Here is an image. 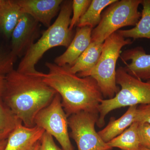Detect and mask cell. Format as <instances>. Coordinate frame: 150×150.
Masks as SVG:
<instances>
[{"mask_svg": "<svg viewBox=\"0 0 150 150\" xmlns=\"http://www.w3.org/2000/svg\"><path fill=\"white\" fill-rule=\"evenodd\" d=\"M41 73L29 75L13 69L5 76L2 98L23 125L29 128L35 126L36 115L57 93L43 81Z\"/></svg>", "mask_w": 150, "mask_h": 150, "instance_id": "obj_1", "label": "cell"}, {"mask_svg": "<svg viewBox=\"0 0 150 150\" xmlns=\"http://www.w3.org/2000/svg\"><path fill=\"white\" fill-rule=\"evenodd\" d=\"M47 74L41 73L43 81L56 91L62 98L67 117L82 111L98 113L103 99L97 83L91 76L80 77L70 72L67 67L46 62Z\"/></svg>", "mask_w": 150, "mask_h": 150, "instance_id": "obj_2", "label": "cell"}, {"mask_svg": "<svg viewBox=\"0 0 150 150\" xmlns=\"http://www.w3.org/2000/svg\"><path fill=\"white\" fill-rule=\"evenodd\" d=\"M72 1H64L59 16L54 23L26 51L18 64L17 71L38 75L40 72L35 69V65L46 52L57 46L68 48L73 39V31L69 28L72 13Z\"/></svg>", "mask_w": 150, "mask_h": 150, "instance_id": "obj_3", "label": "cell"}, {"mask_svg": "<svg viewBox=\"0 0 150 150\" xmlns=\"http://www.w3.org/2000/svg\"><path fill=\"white\" fill-rule=\"evenodd\" d=\"M133 41L126 38L118 32L113 33L103 42L101 56L92 69L79 73L80 77L91 76L97 83L103 97L111 99L120 91L116 83V65L123 46L131 44Z\"/></svg>", "mask_w": 150, "mask_h": 150, "instance_id": "obj_4", "label": "cell"}, {"mask_svg": "<svg viewBox=\"0 0 150 150\" xmlns=\"http://www.w3.org/2000/svg\"><path fill=\"white\" fill-rule=\"evenodd\" d=\"M116 83L121 89L111 99H103L98 106L99 115L97 126L102 128L105 124V118L109 112L126 106L150 103V80L143 81L131 76L124 67L116 71Z\"/></svg>", "mask_w": 150, "mask_h": 150, "instance_id": "obj_5", "label": "cell"}, {"mask_svg": "<svg viewBox=\"0 0 150 150\" xmlns=\"http://www.w3.org/2000/svg\"><path fill=\"white\" fill-rule=\"evenodd\" d=\"M142 0H117L102 14L99 24L92 31L91 42L103 43L121 28L135 26L141 18L138 10Z\"/></svg>", "mask_w": 150, "mask_h": 150, "instance_id": "obj_6", "label": "cell"}, {"mask_svg": "<svg viewBox=\"0 0 150 150\" xmlns=\"http://www.w3.org/2000/svg\"><path fill=\"white\" fill-rule=\"evenodd\" d=\"M68 117L64 110L62 98L58 93L51 103L38 113L35 126L54 137L63 150H74L68 131Z\"/></svg>", "mask_w": 150, "mask_h": 150, "instance_id": "obj_7", "label": "cell"}, {"mask_svg": "<svg viewBox=\"0 0 150 150\" xmlns=\"http://www.w3.org/2000/svg\"><path fill=\"white\" fill-rule=\"evenodd\" d=\"M99 113L82 111L68 117L71 129L70 137L74 140L78 150H111L96 131Z\"/></svg>", "mask_w": 150, "mask_h": 150, "instance_id": "obj_8", "label": "cell"}, {"mask_svg": "<svg viewBox=\"0 0 150 150\" xmlns=\"http://www.w3.org/2000/svg\"><path fill=\"white\" fill-rule=\"evenodd\" d=\"M39 23L27 14L21 16L12 33L11 55L16 60L35 43L38 35Z\"/></svg>", "mask_w": 150, "mask_h": 150, "instance_id": "obj_9", "label": "cell"}, {"mask_svg": "<svg viewBox=\"0 0 150 150\" xmlns=\"http://www.w3.org/2000/svg\"><path fill=\"white\" fill-rule=\"evenodd\" d=\"M23 13L32 17L46 27L51 25L52 19L60 10L62 0H16Z\"/></svg>", "mask_w": 150, "mask_h": 150, "instance_id": "obj_10", "label": "cell"}, {"mask_svg": "<svg viewBox=\"0 0 150 150\" xmlns=\"http://www.w3.org/2000/svg\"><path fill=\"white\" fill-rule=\"evenodd\" d=\"M120 57L128 74L142 81L150 80V54H146L143 47L137 46L126 50Z\"/></svg>", "mask_w": 150, "mask_h": 150, "instance_id": "obj_11", "label": "cell"}, {"mask_svg": "<svg viewBox=\"0 0 150 150\" xmlns=\"http://www.w3.org/2000/svg\"><path fill=\"white\" fill-rule=\"evenodd\" d=\"M44 132L38 126L29 128L20 121L10 135L4 150H33Z\"/></svg>", "mask_w": 150, "mask_h": 150, "instance_id": "obj_12", "label": "cell"}, {"mask_svg": "<svg viewBox=\"0 0 150 150\" xmlns=\"http://www.w3.org/2000/svg\"><path fill=\"white\" fill-rule=\"evenodd\" d=\"M93 28L90 26L78 27L76 34L64 54L56 57L54 64L59 67H71L91 42Z\"/></svg>", "mask_w": 150, "mask_h": 150, "instance_id": "obj_13", "label": "cell"}, {"mask_svg": "<svg viewBox=\"0 0 150 150\" xmlns=\"http://www.w3.org/2000/svg\"><path fill=\"white\" fill-rule=\"evenodd\" d=\"M23 13L16 0H2L0 4V32L7 38Z\"/></svg>", "mask_w": 150, "mask_h": 150, "instance_id": "obj_14", "label": "cell"}, {"mask_svg": "<svg viewBox=\"0 0 150 150\" xmlns=\"http://www.w3.org/2000/svg\"><path fill=\"white\" fill-rule=\"evenodd\" d=\"M138 106H129L126 112L118 119H115L114 117H111L106 127L98 132L100 137L105 143H108L118 137L135 122Z\"/></svg>", "mask_w": 150, "mask_h": 150, "instance_id": "obj_15", "label": "cell"}, {"mask_svg": "<svg viewBox=\"0 0 150 150\" xmlns=\"http://www.w3.org/2000/svg\"><path fill=\"white\" fill-rule=\"evenodd\" d=\"M103 43L92 41L88 48L71 67L66 66L70 72L76 74L85 73L96 66L102 53Z\"/></svg>", "mask_w": 150, "mask_h": 150, "instance_id": "obj_16", "label": "cell"}, {"mask_svg": "<svg viewBox=\"0 0 150 150\" xmlns=\"http://www.w3.org/2000/svg\"><path fill=\"white\" fill-rule=\"evenodd\" d=\"M143 6L141 18L134 28L119 30L118 33L125 38L150 39V0H142Z\"/></svg>", "mask_w": 150, "mask_h": 150, "instance_id": "obj_17", "label": "cell"}, {"mask_svg": "<svg viewBox=\"0 0 150 150\" xmlns=\"http://www.w3.org/2000/svg\"><path fill=\"white\" fill-rule=\"evenodd\" d=\"M139 123L135 122L122 134L107 143L111 148H118L121 150H140Z\"/></svg>", "mask_w": 150, "mask_h": 150, "instance_id": "obj_18", "label": "cell"}, {"mask_svg": "<svg viewBox=\"0 0 150 150\" xmlns=\"http://www.w3.org/2000/svg\"><path fill=\"white\" fill-rule=\"evenodd\" d=\"M116 1L92 0L88 8L79 20L77 26L79 28L88 26L93 29L100 21L102 11Z\"/></svg>", "mask_w": 150, "mask_h": 150, "instance_id": "obj_19", "label": "cell"}, {"mask_svg": "<svg viewBox=\"0 0 150 150\" xmlns=\"http://www.w3.org/2000/svg\"><path fill=\"white\" fill-rule=\"evenodd\" d=\"M21 121L0 97V142L7 139Z\"/></svg>", "mask_w": 150, "mask_h": 150, "instance_id": "obj_20", "label": "cell"}, {"mask_svg": "<svg viewBox=\"0 0 150 150\" xmlns=\"http://www.w3.org/2000/svg\"><path fill=\"white\" fill-rule=\"evenodd\" d=\"M91 0H74L72 1V17L71 18L69 26L70 30H73V28L77 25L81 17L82 16L88 7Z\"/></svg>", "mask_w": 150, "mask_h": 150, "instance_id": "obj_21", "label": "cell"}, {"mask_svg": "<svg viewBox=\"0 0 150 150\" xmlns=\"http://www.w3.org/2000/svg\"><path fill=\"white\" fill-rule=\"evenodd\" d=\"M16 60L10 53L7 54L0 49V75L6 76L13 70Z\"/></svg>", "mask_w": 150, "mask_h": 150, "instance_id": "obj_22", "label": "cell"}, {"mask_svg": "<svg viewBox=\"0 0 150 150\" xmlns=\"http://www.w3.org/2000/svg\"><path fill=\"white\" fill-rule=\"evenodd\" d=\"M138 131L141 146L150 149V124L139 123Z\"/></svg>", "mask_w": 150, "mask_h": 150, "instance_id": "obj_23", "label": "cell"}, {"mask_svg": "<svg viewBox=\"0 0 150 150\" xmlns=\"http://www.w3.org/2000/svg\"><path fill=\"white\" fill-rule=\"evenodd\" d=\"M135 121L150 124V103L140 105L137 108Z\"/></svg>", "mask_w": 150, "mask_h": 150, "instance_id": "obj_24", "label": "cell"}, {"mask_svg": "<svg viewBox=\"0 0 150 150\" xmlns=\"http://www.w3.org/2000/svg\"><path fill=\"white\" fill-rule=\"evenodd\" d=\"M39 150H63L56 145L53 137L45 131L40 141Z\"/></svg>", "mask_w": 150, "mask_h": 150, "instance_id": "obj_25", "label": "cell"}, {"mask_svg": "<svg viewBox=\"0 0 150 150\" xmlns=\"http://www.w3.org/2000/svg\"><path fill=\"white\" fill-rule=\"evenodd\" d=\"M5 76L0 75V97H1L5 88Z\"/></svg>", "mask_w": 150, "mask_h": 150, "instance_id": "obj_26", "label": "cell"}, {"mask_svg": "<svg viewBox=\"0 0 150 150\" xmlns=\"http://www.w3.org/2000/svg\"><path fill=\"white\" fill-rule=\"evenodd\" d=\"M7 143V139L0 142V150H4L5 149Z\"/></svg>", "mask_w": 150, "mask_h": 150, "instance_id": "obj_27", "label": "cell"}, {"mask_svg": "<svg viewBox=\"0 0 150 150\" xmlns=\"http://www.w3.org/2000/svg\"><path fill=\"white\" fill-rule=\"evenodd\" d=\"M39 147H40V142L38 143L36 146L33 150H39Z\"/></svg>", "mask_w": 150, "mask_h": 150, "instance_id": "obj_28", "label": "cell"}, {"mask_svg": "<svg viewBox=\"0 0 150 150\" xmlns=\"http://www.w3.org/2000/svg\"><path fill=\"white\" fill-rule=\"evenodd\" d=\"M140 150H150V149H148V148L141 146V147H140Z\"/></svg>", "mask_w": 150, "mask_h": 150, "instance_id": "obj_29", "label": "cell"}, {"mask_svg": "<svg viewBox=\"0 0 150 150\" xmlns=\"http://www.w3.org/2000/svg\"><path fill=\"white\" fill-rule=\"evenodd\" d=\"M2 2V0H0V4H1V3Z\"/></svg>", "mask_w": 150, "mask_h": 150, "instance_id": "obj_30", "label": "cell"}]
</instances>
